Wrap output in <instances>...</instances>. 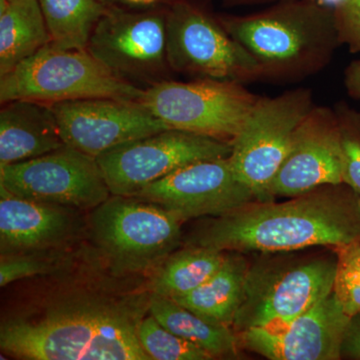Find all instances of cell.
Segmentation results:
<instances>
[{"label":"cell","mask_w":360,"mask_h":360,"mask_svg":"<svg viewBox=\"0 0 360 360\" xmlns=\"http://www.w3.org/2000/svg\"><path fill=\"white\" fill-rule=\"evenodd\" d=\"M134 196L161 206L180 221L222 217L257 200L238 179L229 158L191 163Z\"/></svg>","instance_id":"4fadbf2b"},{"label":"cell","mask_w":360,"mask_h":360,"mask_svg":"<svg viewBox=\"0 0 360 360\" xmlns=\"http://www.w3.org/2000/svg\"><path fill=\"white\" fill-rule=\"evenodd\" d=\"M149 300L150 292L65 286L6 316L0 348L25 360H151L137 336Z\"/></svg>","instance_id":"6da1fadb"},{"label":"cell","mask_w":360,"mask_h":360,"mask_svg":"<svg viewBox=\"0 0 360 360\" xmlns=\"http://www.w3.org/2000/svg\"><path fill=\"white\" fill-rule=\"evenodd\" d=\"M219 20L255 59L262 80L276 84L317 75L340 46L333 8L319 0H281L259 13Z\"/></svg>","instance_id":"3957f363"},{"label":"cell","mask_w":360,"mask_h":360,"mask_svg":"<svg viewBox=\"0 0 360 360\" xmlns=\"http://www.w3.org/2000/svg\"><path fill=\"white\" fill-rule=\"evenodd\" d=\"M52 46L86 51L94 27L108 6L101 0H39Z\"/></svg>","instance_id":"603a6c76"},{"label":"cell","mask_w":360,"mask_h":360,"mask_svg":"<svg viewBox=\"0 0 360 360\" xmlns=\"http://www.w3.org/2000/svg\"><path fill=\"white\" fill-rule=\"evenodd\" d=\"M314 106V94L307 87L259 96L232 141L231 167L259 202L271 200L270 186L290 153L296 129Z\"/></svg>","instance_id":"8992f818"},{"label":"cell","mask_w":360,"mask_h":360,"mask_svg":"<svg viewBox=\"0 0 360 360\" xmlns=\"http://www.w3.org/2000/svg\"><path fill=\"white\" fill-rule=\"evenodd\" d=\"M8 1H13V0H8Z\"/></svg>","instance_id":"d6a6232c"},{"label":"cell","mask_w":360,"mask_h":360,"mask_svg":"<svg viewBox=\"0 0 360 360\" xmlns=\"http://www.w3.org/2000/svg\"><path fill=\"white\" fill-rule=\"evenodd\" d=\"M345 86L348 96L360 99V59L352 61L345 68Z\"/></svg>","instance_id":"4dcf8cb0"},{"label":"cell","mask_w":360,"mask_h":360,"mask_svg":"<svg viewBox=\"0 0 360 360\" xmlns=\"http://www.w3.org/2000/svg\"><path fill=\"white\" fill-rule=\"evenodd\" d=\"M167 53L172 72L243 84L262 80L250 52L189 0L167 8Z\"/></svg>","instance_id":"9c48e42d"},{"label":"cell","mask_w":360,"mask_h":360,"mask_svg":"<svg viewBox=\"0 0 360 360\" xmlns=\"http://www.w3.org/2000/svg\"><path fill=\"white\" fill-rule=\"evenodd\" d=\"M248 271L245 257L226 255L219 269L205 283L172 300L206 321L231 328L245 297Z\"/></svg>","instance_id":"d6986e66"},{"label":"cell","mask_w":360,"mask_h":360,"mask_svg":"<svg viewBox=\"0 0 360 360\" xmlns=\"http://www.w3.org/2000/svg\"><path fill=\"white\" fill-rule=\"evenodd\" d=\"M343 184L342 149L333 108L314 106L296 129L290 153L271 186L274 196H298Z\"/></svg>","instance_id":"2e32d148"},{"label":"cell","mask_w":360,"mask_h":360,"mask_svg":"<svg viewBox=\"0 0 360 360\" xmlns=\"http://www.w3.org/2000/svg\"><path fill=\"white\" fill-rule=\"evenodd\" d=\"M51 106L65 146L94 158L170 129L139 101L96 97Z\"/></svg>","instance_id":"5bb4252c"},{"label":"cell","mask_w":360,"mask_h":360,"mask_svg":"<svg viewBox=\"0 0 360 360\" xmlns=\"http://www.w3.org/2000/svg\"><path fill=\"white\" fill-rule=\"evenodd\" d=\"M49 44L39 0H0V77Z\"/></svg>","instance_id":"ffe728a7"},{"label":"cell","mask_w":360,"mask_h":360,"mask_svg":"<svg viewBox=\"0 0 360 360\" xmlns=\"http://www.w3.org/2000/svg\"><path fill=\"white\" fill-rule=\"evenodd\" d=\"M142 349L151 360H208L212 355L191 341L179 338L148 314L137 328Z\"/></svg>","instance_id":"cb8c5ba5"},{"label":"cell","mask_w":360,"mask_h":360,"mask_svg":"<svg viewBox=\"0 0 360 360\" xmlns=\"http://www.w3.org/2000/svg\"><path fill=\"white\" fill-rule=\"evenodd\" d=\"M65 143L49 104L11 101L0 110V167L32 160Z\"/></svg>","instance_id":"ac0fdd59"},{"label":"cell","mask_w":360,"mask_h":360,"mask_svg":"<svg viewBox=\"0 0 360 360\" xmlns=\"http://www.w3.org/2000/svg\"><path fill=\"white\" fill-rule=\"evenodd\" d=\"M227 6H257V4H276L281 0H221Z\"/></svg>","instance_id":"1f68e13d"},{"label":"cell","mask_w":360,"mask_h":360,"mask_svg":"<svg viewBox=\"0 0 360 360\" xmlns=\"http://www.w3.org/2000/svg\"><path fill=\"white\" fill-rule=\"evenodd\" d=\"M340 129L342 149L343 184L360 196V111L345 101L333 108Z\"/></svg>","instance_id":"484cf974"},{"label":"cell","mask_w":360,"mask_h":360,"mask_svg":"<svg viewBox=\"0 0 360 360\" xmlns=\"http://www.w3.org/2000/svg\"><path fill=\"white\" fill-rule=\"evenodd\" d=\"M86 51L116 77L142 89L169 79L167 9L108 6Z\"/></svg>","instance_id":"ba28073f"},{"label":"cell","mask_w":360,"mask_h":360,"mask_svg":"<svg viewBox=\"0 0 360 360\" xmlns=\"http://www.w3.org/2000/svg\"><path fill=\"white\" fill-rule=\"evenodd\" d=\"M225 257L224 251L200 245L172 253L155 270L148 291L168 298L187 295L210 279Z\"/></svg>","instance_id":"7402d4cb"},{"label":"cell","mask_w":360,"mask_h":360,"mask_svg":"<svg viewBox=\"0 0 360 360\" xmlns=\"http://www.w3.org/2000/svg\"><path fill=\"white\" fill-rule=\"evenodd\" d=\"M181 221L135 196L110 195L91 210L87 227L115 276L155 270L179 245Z\"/></svg>","instance_id":"277c9868"},{"label":"cell","mask_w":360,"mask_h":360,"mask_svg":"<svg viewBox=\"0 0 360 360\" xmlns=\"http://www.w3.org/2000/svg\"><path fill=\"white\" fill-rule=\"evenodd\" d=\"M79 212L21 198L0 186L1 255L63 250L87 226Z\"/></svg>","instance_id":"e0dca14e"},{"label":"cell","mask_w":360,"mask_h":360,"mask_svg":"<svg viewBox=\"0 0 360 360\" xmlns=\"http://www.w3.org/2000/svg\"><path fill=\"white\" fill-rule=\"evenodd\" d=\"M336 186L317 187L283 203L248 205L214 217L191 245L220 251H290L360 240V196Z\"/></svg>","instance_id":"7a4b0ae2"},{"label":"cell","mask_w":360,"mask_h":360,"mask_svg":"<svg viewBox=\"0 0 360 360\" xmlns=\"http://www.w3.org/2000/svg\"><path fill=\"white\" fill-rule=\"evenodd\" d=\"M231 142L169 129L127 142L96 158L111 195L134 196L179 168L226 158Z\"/></svg>","instance_id":"30bf717a"},{"label":"cell","mask_w":360,"mask_h":360,"mask_svg":"<svg viewBox=\"0 0 360 360\" xmlns=\"http://www.w3.org/2000/svg\"><path fill=\"white\" fill-rule=\"evenodd\" d=\"M63 250L4 253L0 258V286L39 276H51L68 266Z\"/></svg>","instance_id":"d4e9b609"},{"label":"cell","mask_w":360,"mask_h":360,"mask_svg":"<svg viewBox=\"0 0 360 360\" xmlns=\"http://www.w3.org/2000/svg\"><path fill=\"white\" fill-rule=\"evenodd\" d=\"M338 260L314 259L277 270L250 269L233 326L279 328L304 314L335 286Z\"/></svg>","instance_id":"8fae6325"},{"label":"cell","mask_w":360,"mask_h":360,"mask_svg":"<svg viewBox=\"0 0 360 360\" xmlns=\"http://www.w3.org/2000/svg\"><path fill=\"white\" fill-rule=\"evenodd\" d=\"M0 186L21 198L80 212L94 210L111 195L96 158L68 146L2 165Z\"/></svg>","instance_id":"7c38bea8"},{"label":"cell","mask_w":360,"mask_h":360,"mask_svg":"<svg viewBox=\"0 0 360 360\" xmlns=\"http://www.w3.org/2000/svg\"><path fill=\"white\" fill-rule=\"evenodd\" d=\"M101 1L108 6L151 11V9H167L172 4L184 1V0H101Z\"/></svg>","instance_id":"f546056e"},{"label":"cell","mask_w":360,"mask_h":360,"mask_svg":"<svg viewBox=\"0 0 360 360\" xmlns=\"http://www.w3.org/2000/svg\"><path fill=\"white\" fill-rule=\"evenodd\" d=\"M259 98L232 80H165L143 90L139 103L170 129L231 142Z\"/></svg>","instance_id":"52a82bcc"},{"label":"cell","mask_w":360,"mask_h":360,"mask_svg":"<svg viewBox=\"0 0 360 360\" xmlns=\"http://www.w3.org/2000/svg\"><path fill=\"white\" fill-rule=\"evenodd\" d=\"M336 297L348 316L360 314V274L338 266L335 286Z\"/></svg>","instance_id":"83f0119b"},{"label":"cell","mask_w":360,"mask_h":360,"mask_svg":"<svg viewBox=\"0 0 360 360\" xmlns=\"http://www.w3.org/2000/svg\"><path fill=\"white\" fill-rule=\"evenodd\" d=\"M143 90L116 77L89 51L51 44L0 77L1 104L22 99L51 105L96 97L139 101Z\"/></svg>","instance_id":"5b68a950"},{"label":"cell","mask_w":360,"mask_h":360,"mask_svg":"<svg viewBox=\"0 0 360 360\" xmlns=\"http://www.w3.org/2000/svg\"><path fill=\"white\" fill-rule=\"evenodd\" d=\"M341 354L350 359H360V314L350 319L343 338Z\"/></svg>","instance_id":"f1b7e54d"},{"label":"cell","mask_w":360,"mask_h":360,"mask_svg":"<svg viewBox=\"0 0 360 360\" xmlns=\"http://www.w3.org/2000/svg\"><path fill=\"white\" fill-rule=\"evenodd\" d=\"M350 319L333 290L283 328L246 329L238 340L271 360H336Z\"/></svg>","instance_id":"9a60e30c"},{"label":"cell","mask_w":360,"mask_h":360,"mask_svg":"<svg viewBox=\"0 0 360 360\" xmlns=\"http://www.w3.org/2000/svg\"><path fill=\"white\" fill-rule=\"evenodd\" d=\"M333 15L340 45L360 54V0H338Z\"/></svg>","instance_id":"4316f807"},{"label":"cell","mask_w":360,"mask_h":360,"mask_svg":"<svg viewBox=\"0 0 360 360\" xmlns=\"http://www.w3.org/2000/svg\"><path fill=\"white\" fill-rule=\"evenodd\" d=\"M149 314L172 333L194 343L214 357L232 356L238 352V336L229 326L206 321L172 298L150 293Z\"/></svg>","instance_id":"44dd1931"}]
</instances>
